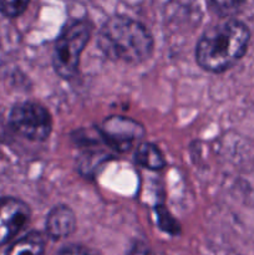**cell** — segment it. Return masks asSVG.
Here are the masks:
<instances>
[{
    "label": "cell",
    "mask_w": 254,
    "mask_h": 255,
    "mask_svg": "<svg viewBox=\"0 0 254 255\" xmlns=\"http://www.w3.org/2000/svg\"><path fill=\"white\" fill-rule=\"evenodd\" d=\"M251 34L243 22L228 20L211 27L199 39L196 59L202 69L222 72L242 59L248 47Z\"/></svg>",
    "instance_id": "obj_1"
},
{
    "label": "cell",
    "mask_w": 254,
    "mask_h": 255,
    "mask_svg": "<svg viewBox=\"0 0 254 255\" xmlns=\"http://www.w3.org/2000/svg\"><path fill=\"white\" fill-rule=\"evenodd\" d=\"M99 46L111 59L139 64L151 56L153 37L141 22L131 17L114 16L102 25Z\"/></svg>",
    "instance_id": "obj_2"
},
{
    "label": "cell",
    "mask_w": 254,
    "mask_h": 255,
    "mask_svg": "<svg viewBox=\"0 0 254 255\" xmlns=\"http://www.w3.org/2000/svg\"><path fill=\"white\" fill-rule=\"evenodd\" d=\"M90 36L91 27L84 20L72 22L62 30L52 54V65L60 77L69 80L77 74L80 57Z\"/></svg>",
    "instance_id": "obj_3"
},
{
    "label": "cell",
    "mask_w": 254,
    "mask_h": 255,
    "mask_svg": "<svg viewBox=\"0 0 254 255\" xmlns=\"http://www.w3.org/2000/svg\"><path fill=\"white\" fill-rule=\"evenodd\" d=\"M12 129L31 141H44L52 129L49 111L36 102H22L12 107L9 117Z\"/></svg>",
    "instance_id": "obj_4"
},
{
    "label": "cell",
    "mask_w": 254,
    "mask_h": 255,
    "mask_svg": "<svg viewBox=\"0 0 254 255\" xmlns=\"http://www.w3.org/2000/svg\"><path fill=\"white\" fill-rule=\"evenodd\" d=\"M30 209L16 198L0 199V246L7 243L29 222Z\"/></svg>",
    "instance_id": "obj_5"
},
{
    "label": "cell",
    "mask_w": 254,
    "mask_h": 255,
    "mask_svg": "<svg viewBox=\"0 0 254 255\" xmlns=\"http://www.w3.org/2000/svg\"><path fill=\"white\" fill-rule=\"evenodd\" d=\"M143 128L136 121L125 117H111L102 127V137L117 151H126L143 136Z\"/></svg>",
    "instance_id": "obj_6"
},
{
    "label": "cell",
    "mask_w": 254,
    "mask_h": 255,
    "mask_svg": "<svg viewBox=\"0 0 254 255\" xmlns=\"http://www.w3.org/2000/svg\"><path fill=\"white\" fill-rule=\"evenodd\" d=\"M76 228V217L66 206H56L46 218V233L52 239H62Z\"/></svg>",
    "instance_id": "obj_7"
},
{
    "label": "cell",
    "mask_w": 254,
    "mask_h": 255,
    "mask_svg": "<svg viewBox=\"0 0 254 255\" xmlns=\"http://www.w3.org/2000/svg\"><path fill=\"white\" fill-rule=\"evenodd\" d=\"M137 163L148 169H162L166 166V159L163 154L159 151L158 147L152 143H141L137 146L136 153H134Z\"/></svg>",
    "instance_id": "obj_8"
},
{
    "label": "cell",
    "mask_w": 254,
    "mask_h": 255,
    "mask_svg": "<svg viewBox=\"0 0 254 255\" xmlns=\"http://www.w3.org/2000/svg\"><path fill=\"white\" fill-rule=\"evenodd\" d=\"M44 251V237L37 232H32L12 244L7 255H42Z\"/></svg>",
    "instance_id": "obj_9"
},
{
    "label": "cell",
    "mask_w": 254,
    "mask_h": 255,
    "mask_svg": "<svg viewBox=\"0 0 254 255\" xmlns=\"http://www.w3.org/2000/svg\"><path fill=\"white\" fill-rule=\"evenodd\" d=\"M30 0H0V12L7 17H16L26 10Z\"/></svg>",
    "instance_id": "obj_10"
},
{
    "label": "cell",
    "mask_w": 254,
    "mask_h": 255,
    "mask_svg": "<svg viewBox=\"0 0 254 255\" xmlns=\"http://www.w3.org/2000/svg\"><path fill=\"white\" fill-rule=\"evenodd\" d=\"M157 216H158V224L163 231H166L167 233L176 234L178 233V223L173 219V217L169 214V212L167 209H164L163 207H158L157 208Z\"/></svg>",
    "instance_id": "obj_11"
},
{
    "label": "cell",
    "mask_w": 254,
    "mask_h": 255,
    "mask_svg": "<svg viewBox=\"0 0 254 255\" xmlns=\"http://www.w3.org/2000/svg\"><path fill=\"white\" fill-rule=\"evenodd\" d=\"M246 0H211L212 5L222 14H229L244 4Z\"/></svg>",
    "instance_id": "obj_12"
},
{
    "label": "cell",
    "mask_w": 254,
    "mask_h": 255,
    "mask_svg": "<svg viewBox=\"0 0 254 255\" xmlns=\"http://www.w3.org/2000/svg\"><path fill=\"white\" fill-rule=\"evenodd\" d=\"M61 255H91L90 252H87L86 249L81 248V247H70V248L65 249L62 252Z\"/></svg>",
    "instance_id": "obj_13"
},
{
    "label": "cell",
    "mask_w": 254,
    "mask_h": 255,
    "mask_svg": "<svg viewBox=\"0 0 254 255\" xmlns=\"http://www.w3.org/2000/svg\"><path fill=\"white\" fill-rule=\"evenodd\" d=\"M129 255H163V254L157 253V252L152 251V249L149 248H146V247H136V248L129 253Z\"/></svg>",
    "instance_id": "obj_14"
}]
</instances>
